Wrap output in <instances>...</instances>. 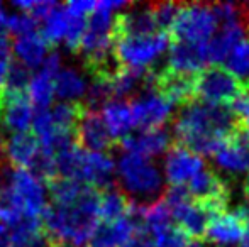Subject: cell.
Listing matches in <instances>:
<instances>
[{"label": "cell", "instance_id": "4", "mask_svg": "<svg viewBox=\"0 0 249 247\" xmlns=\"http://www.w3.org/2000/svg\"><path fill=\"white\" fill-rule=\"evenodd\" d=\"M117 175L124 193L132 195L139 200H151L163 186L160 169L149 159L131 152H124L119 158Z\"/></svg>", "mask_w": 249, "mask_h": 247}, {"label": "cell", "instance_id": "35", "mask_svg": "<svg viewBox=\"0 0 249 247\" xmlns=\"http://www.w3.org/2000/svg\"><path fill=\"white\" fill-rule=\"evenodd\" d=\"M7 33H9V17L0 9V37H7Z\"/></svg>", "mask_w": 249, "mask_h": 247}, {"label": "cell", "instance_id": "2", "mask_svg": "<svg viewBox=\"0 0 249 247\" xmlns=\"http://www.w3.org/2000/svg\"><path fill=\"white\" fill-rule=\"evenodd\" d=\"M249 92V85L224 66H205L195 76V100L209 105L232 107Z\"/></svg>", "mask_w": 249, "mask_h": 247}, {"label": "cell", "instance_id": "3", "mask_svg": "<svg viewBox=\"0 0 249 247\" xmlns=\"http://www.w3.org/2000/svg\"><path fill=\"white\" fill-rule=\"evenodd\" d=\"M171 46L170 34H127L115 36V60L125 69H148Z\"/></svg>", "mask_w": 249, "mask_h": 247}, {"label": "cell", "instance_id": "32", "mask_svg": "<svg viewBox=\"0 0 249 247\" xmlns=\"http://www.w3.org/2000/svg\"><path fill=\"white\" fill-rule=\"evenodd\" d=\"M12 54H10V43L7 37H0V88H3L9 73Z\"/></svg>", "mask_w": 249, "mask_h": 247}, {"label": "cell", "instance_id": "1", "mask_svg": "<svg viewBox=\"0 0 249 247\" xmlns=\"http://www.w3.org/2000/svg\"><path fill=\"white\" fill-rule=\"evenodd\" d=\"M237 131L236 114L229 107L209 105L198 100L181 107L175 119L177 144L200 158L213 156Z\"/></svg>", "mask_w": 249, "mask_h": 247}, {"label": "cell", "instance_id": "14", "mask_svg": "<svg viewBox=\"0 0 249 247\" xmlns=\"http://www.w3.org/2000/svg\"><path fill=\"white\" fill-rule=\"evenodd\" d=\"M119 144L124 149V152H131V154H138L141 158L149 159L163 154L164 151L170 149V134L163 129L141 131L138 134H129Z\"/></svg>", "mask_w": 249, "mask_h": 247}, {"label": "cell", "instance_id": "38", "mask_svg": "<svg viewBox=\"0 0 249 247\" xmlns=\"http://www.w3.org/2000/svg\"><path fill=\"white\" fill-rule=\"evenodd\" d=\"M241 247H249V225H248V231H246V235H244L243 242H241Z\"/></svg>", "mask_w": 249, "mask_h": 247}, {"label": "cell", "instance_id": "27", "mask_svg": "<svg viewBox=\"0 0 249 247\" xmlns=\"http://www.w3.org/2000/svg\"><path fill=\"white\" fill-rule=\"evenodd\" d=\"M31 80H33V73L27 68L26 65H22L20 61H14L10 63L9 73H7V80H5V88L12 90V92H22L27 93V88L31 85Z\"/></svg>", "mask_w": 249, "mask_h": 247}, {"label": "cell", "instance_id": "17", "mask_svg": "<svg viewBox=\"0 0 249 247\" xmlns=\"http://www.w3.org/2000/svg\"><path fill=\"white\" fill-rule=\"evenodd\" d=\"M246 26L244 22H231V24H220L217 33L213 34L212 39L207 43V58L209 63L217 65V63L226 61L232 48L236 46L239 41L244 39V33H246Z\"/></svg>", "mask_w": 249, "mask_h": 247}, {"label": "cell", "instance_id": "29", "mask_svg": "<svg viewBox=\"0 0 249 247\" xmlns=\"http://www.w3.org/2000/svg\"><path fill=\"white\" fill-rule=\"evenodd\" d=\"M70 16L68 20V29H66L65 34V44L71 53H78L80 49V44H82V39L85 36V31H87V22H89V17H82V16Z\"/></svg>", "mask_w": 249, "mask_h": 247}, {"label": "cell", "instance_id": "20", "mask_svg": "<svg viewBox=\"0 0 249 247\" xmlns=\"http://www.w3.org/2000/svg\"><path fill=\"white\" fill-rule=\"evenodd\" d=\"M12 49L17 56V61H20L29 69H33L43 65V61L48 56V49H51V46L41 36V33H36L29 34V36L17 37Z\"/></svg>", "mask_w": 249, "mask_h": 247}, {"label": "cell", "instance_id": "37", "mask_svg": "<svg viewBox=\"0 0 249 247\" xmlns=\"http://www.w3.org/2000/svg\"><path fill=\"white\" fill-rule=\"evenodd\" d=\"M244 195H246V203L249 205V173L246 176V181H244Z\"/></svg>", "mask_w": 249, "mask_h": 247}, {"label": "cell", "instance_id": "15", "mask_svg": "<svg viewBox=\"0 0 249 247\" xmlns=\"http://www.w3.org/2000/svg\"><path fill=\"white\" fill-rule=\"evenodd\" d=\"M39 141H37V137L33 132L12 134L5 141V146H3L5 161L14 169H29L33 161L39 154Z\"/></svg>", "mask_w": 249, "mask_h": 247}, {"label": "cell", "instance_id": "11", "mask_svg": "<svg viewBox=\"0 0 249 247\" xmlns=\"http://www.w3.org/2000/svg\"><path fill=\"white\" fill-rule=\"evenodd\" d=\"M248 222L237 210L234 212H219L210 218L207 227L205 239L213 246L219 247H232L243 242L248 231Z\"/></svg>", "mask_w": 249, "mask_h": 247}, {"label": "cell", "instance_id": "22", "mask_svg": "<svg viewBox=\"0 0 249 247\" xmlns=\"http://www.w3.org/2000/svg\"><path fill=\"white\" fill-rule=\"evenodd\" d=\"M46 185L51 195V203L58 205V207H70V205L76 203L83 195V191L87 190V186H89L80 181H75V180L61 178V176L51 180Z\"/></svg>", "mask_w": 249, "mask_h": 247}, {"label": "cell", "instance_id": "9", "mask_svg": "<svg viewBox=\"0 0 249 247\" xmlns=\"http://www.w3.org/2000/svg\"><path fill=\"white\" fill-rule=\"evenodd\" d=\"M209 63L207 58V44H188V43H173L171 41L168 51L166 65L161 68L163 71L178 76H197L205 65Z\"/></svg>", "mask_w": 249, "mask_h": 247}, {"label": "cell", "instance_id": "7", "mask_svg": "<svg viewBox=\"0 0 249 247\" xmlns=\"http://www.w3.org/2000/svg\"><path fill=\"white\" fill-rule=\"evenodd\" d=\"M205 169L203 159L190 149L177 144L170 146L164 158V176L170 186L185 188L197 175Z\"/></svg>", "mask_w": 249, "mask_h": 247}, {"label": "cell", "instance_id": "28", "mask_svg": "<svg viewBox=\"0 0 249 247\" xmlns=\"http://www.w3.org/2000/svg\"><path fill=\"white\" fill-rule=\"evenodd\" d=\"M154 247H188L190 239L180 231L175 224L161 229L160 232L149 235Z\"/></svg>", "mask_w": 249, "mask_h": 247}, {"label": "cell", "instance_id": "12", "mask_svg": "<svg viewBox=\"0 0 249 247\" xmlns=\"http://www.w3.org/2000/svg\"><path fill=\"white\" fill-rule=\"evenodd\" d=\"M12 188L19 207L26 217H41V212L46 207L44 186L36 176L27 169H14Z\"/></svg>", "mask_w": 249, "mask_h": 247}, {"label": "cell", "instance_id": "30", "mask_svg": "<svg viewBox=\"0 0 249 247\" xmlns=\"http://www.w3.org/2000/svg\"><path fill=\"white\" fill-rule=\"evenodd\" d=\"M9 33H12L14 36L22 37L29 36V34H36L37 31V20L33 19L27 14H19V16L9 17Z\"/></svg>", "mask_w": 249, "mask_h": 247}, {"label": "cell", "instance_id": "39", "mask_svg": "<svg viewBox=\"0 0 249 247\" xmlns=\"http://www.w3.org/2000/svg\"><path fill=\"white\" fill-rule=\"evenodd\" d=\"M50 247H63V246H50Z\"/></svg>", "mask_w": 249, "mask_h": 247}, {"label": "cell", "instance_id": "8", "mask_svg": "<svg viewBox=\"0 0 249 247\" xmlns=\"http://www.w3.org/2000/svg\"><path fill=\"white\" fill-rule=\"evenodd\" d=\"M33 103L27 93L0 88V124L12 134L29 132L33 125Z\"/></svg>", "mask_w": 249, "mask_h": 247}, {"label": "cell", "instance_id": "40", "mask_svg": "<svg viewBox=\"0 0 249 247\" xmlns=\"http://www.w3.org/2000/svg\"><path fill=\"white\" fill-rule=\"evenodd\" d=\"M0 9H2V5H0Z\"/></svg>", "mask_w": 249, "mask_h": 247}, {"label": "cell", "instance_id": "36", "mask_svg": "<svg viewBox=\"0 0 249 247\" xmlns=\"http://www.w3.org/2000/svg\"><path fill=\"white\" fill-rule=\"evenodd\" d=\"M3 146H5V141H3L2 134H0V169L3 168V165H5V152H3Z\"/></svg>", "mask_w": 249, "mask_h": 247}, {"label": "cell", "instance_id": "13", "mask_svg": "<svg viewBox=\"0 0 249 247\" xmlns=\"http://www.w3.org/2000/svg\"><path fill=\"white\" fill-rule=\"evenodd\" d=\"M136 210V207H134ZM142 232L138 217L132 212V215L124 218H119L114 222H99L97 229L90 237V247H122L132 237Z\"/></svg>", "mask_w": 249, "mask_h": 247}, {"label": "cell", "instance_id": "34", "mask_svg": "<svg viewBox=\"0 0 249 247\" xmlns=\"http://www.w3.org/2000/svg\"><path fill=\"white\" fill-rule=\"evenodd\" d=\"M0 247H12V244H10L9 229L3 224H0Z\"/></svg>", "mask_w": 249, "mask_h": 247}, {"label": "cell", "instance_id": "24", "mask_svg": "<svg viewBox=\"0 0 249 247\" xmlns=\"http://www.w3.org/2000/svg\"><path fill=\"white\" fill-rule=\"evenodd\" d=\"M68 10L65 5H56L53 12L44 19V27L41 31V36L46 39L51 48H54L59 41L65 39L66 29H68Z\"/></svg>", "mask_w": 249, "mask_h": 247}, {"label": "cell", "instance_id": "18", "mask_svg": "<svg viewBox=\"0 0 249 247\" xmlns=\"http://www.w3.org/2000/svg\"><path fill=\"white\" fill-rule=\"evenodd\" d=\"M102 119L114 142H121L122 139H125L134 127L131 105L125 100H108L102 107Z\"/></svg>", "mask_w": 249, "mask_h": 247}, {"label": "cell", "instance_id": "19", "mask_svg": "<svg viewBox=\"0 0 249 247\" xmlns=\"http://www.w3.org/2000/svg\"><path fill=\"white\" fill-rule=\"evenodd\" d=\"M136 203L129 200L127 195L119 190L115 185L100 190V203H99V215L100 222H114L119 218H124L132 215Z\"/></svg>", "mask_w": 249, "mask_h": 247}, {"label": "cell", "instance_id": "21", "mask_svg": "<svg viewBox=\"0 0 249 247\" xmlns=\"http://www.w3.org/2000/svg\"><path fill=\"white\" fill-rule=\"evenodd\" d=\"M89 90L85 78L73 68H61L54 78V95L61 102H75Z\"/></svg>", "mask_w": 249, "mask_h": 247}, {"label": "cell", "instance_id": "23", "mask_svg": "<svg viewBox=\"0 0 249 247\" xmlns=\"http://www.w3.org/2000/svg\"><path fill=\"white\" fill-rule=\"evenodd\" d=\"M85 110V103L82 102H59L50 110L51 120L58 131L75 134L76 124Z\"/></svg>", "mask_w": 249, "mask_h": 247}, {"label": "cell", "instance_id": "25", "mask_svg": "<svg viewBox=\"0 0 249 247\" xmlns=\"http://www.w3.org/2000/svg\"><path fill=\"white\" fill-rule=\"evenodd\" d=\"M27 97H29L31 103L37 107V110H48V107L53 102V97H54V78L41 71L34 75L29 88H27Z\"/></svg>", "mask_w": 249, "mask_h": 247}, {"label": "cell", "instance_id": "5", "mask_svg": "<svg viewBox=\"0 0 249 247\" xmlns=\"http://www.w3.org/2000/svg\"><path fill=\"white\" fill-rule=\"evenodd\" d=\"M219 29V22L212 5L205 3H187L177 14L170 37L173 43L207 44Z\"/></svg>", "mask_w": 249, "mask_h": 247}, {"label": "cell", "instance_id": "10", "mask_svg": "<svg viewBox=\"0 0 249 247\" xmlns=\"http://www.w3.org/2000/svg\"><path fill=\"white\" fill-rule=\"evenodd\" d=\"M75 137L76 146L90 152H107L114 146V139L108 134L102 115L87 105L76 124Z\"/></svg>", "mask_w": 249, "mask_h": 247}, {"label": "cell", "instance_id": "31", "mask_svg": "<svg viewBox=\"0 0 249 247\" xmlns=\"http://www.w3.org/2000/svg\"><path fill=\"white\" fill-rule=\"evenodd\" d=\"M231 110L236 114L239 132L249 137V92L239 100V102L234 103V105L231 107Z\"/></svg>", "mask_w": 249, "mask_h": 247}, {"label": "cell", "instance_id": "16", "mask_svg": "<svg viewBox=\"0 0 249 247\" xmlns=\"http://www.w3.org/2000/svg\"><path fill=\"white\" fill-rule=\"evenodd\" d=\"M213 159L227 173H249V137L237 131L213 154Z\"/></svg>", "mask_w": 249, "mask_h": 247}, {"label": "cell", "instance_id": "33", "mask_svg": "<svg viewBox=\"0 0 249 247\" xmlns=\"http://www.w3.org/2000/svg\"><path fill=\"white\" fill-rule=\"evenodd\" d=\"M122 247H154V246L148 235H146L144 232H141V234H138L136 237H132L129 242H125Z\"/></svg>", "mask_w": 249, "mask_h": 247}, {"label": "cell", "instance_id": "6", "mask_svg": "<svg viewBox=\"0 0 249 247\" xmlns=\"http://www.w3.org/2000/svg\"><path fill=\"white\" fill-rule=\"evenodd\" d=\"M132 122L141 131H156L170 119L173 105L158 90L148 88L142 95H138L131 103Z\"/></svg>", "mask_w": 249, "mask_h": 247}, {"label": "cell", "instance_id": "26", "mask_svg": "<svg viewBox=\"0 0 249 247\" xmlns=\"http://www.w3.org/2000/svg\"><path fill=\"white\" fill-rule=\"evenodd\" d=\"M226 69L249 85V37H244L232 48L226 58Z\"/></svg>", "mask_w": 249, "mask_h": 247}]
</instances>
